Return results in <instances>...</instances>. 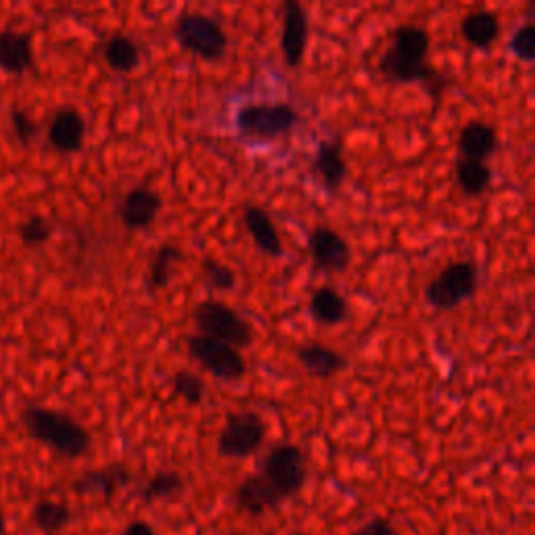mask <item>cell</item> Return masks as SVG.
Wrapping results in <instances>:
<instances>
[{
  "label": "cell",
  "mask_w": 535,
  "mask_h": 535,
  "mask_svg": "<svg viewBox=\"0 0 535 535\" xmlns=\"http://www.w3.org/2000/svg\"><path fill=\"white\" fill-rule=\"evenodd\" d=\"M429 46L431 38L425 28L421 26L395 28L387 51L379 61L381 74L389 82L398 84L423 82L429 88L431 95H439V90L446 88V82L439 80V74L427 63Z\"/></svg>",
  "instance_id": "1"
},
{
  "label": "cell",
  "mask_w": 535,
  "mask_h": 535,
  "mask_svg": "<svg viewBox=\"0 0 535 535\" xmlns=\"http://www.w3.org/2000/svg\"><path fill=\"white\" fill-rule=\"evenodd\" d=\"M23 425L28 433L53 448L59 456L80 458L90 450V433L67 414L49 408H28L23 412Z\"/></svg>",
  "instance_id": "2"
},
{
  "label": "cell",
  "mask_w": 535,
  "mask_h": 535,
  "mask_svg": "<svg viewBox=\"0 0 535 535\" xmlns=\"http://www.w3.org/2000/svg\"><path fill=\"white\" fill-rule=\"evenodd\" d=\"M299 124V113L289 103H247L237 113V128L251 141H281Z\"/></svg>",
  "instance_id": "3"
},
{
  "label": "cell",
  "mask_w": 535,
  "mask_h": 535,
  "mask_svg": "<svg viewBox=\"0 0 535 535\" xmlns=\"http://www.w3.org/2000/svg\"><path fill=\"white\" fill-rule=\"evenodd\" d=\"M195 327L199 329V335L222 341L226 345L247 347L255 339V331L251 324L224 301L218 299H205L193 312Z\"/></svg>",
  "instance_id": "4"
},
{
  "label": "cell",
  "mask_w": 535,
  "mask_h": 535,
  "mask_svg": "<svg viewBox=\"0 0 535 535\" xmlns=\"http://www.w3.org/2000/svg\"><path fill=\"white\" fill-rule=\"evenodd\" d=\"M174 38L182 51L205 61H218L226 55L228 34L222 23L203 13H186L176 21Z\"/></svg>",
  "instance_id": "5"
},
{
  "label": "cell",
  "mask_w": 535,
  "mask_h": 535,
  "mask_svg": "<svg viewBox=\"0 0 535 535\" xmlns=\"http://www.w3.org/2000/svg\"><path fill=\"white\" fill-rule=\"evenodd\" d=\"M479 287V270L473 262H452L441 270L425 289L427 304L448 312L475 297Z\"/></svg>",
  "instance_id": "6"
},
{
  "label": "cell",
  "mask_w": 535,
  "mask_h": 535,
  "mask_svg": "<svg viewBox=\"0 0 535 535\" xmlns=\"http://www.w3.org/2000/svg\"><path fill=\"white\" fill-rule=\"evenodd\" d=\"M266 439L264 418L253 410L230 412L218 435V452L224 458H249L258 452Z\"/></svg>",
  "instance_id": "7"
},
{
  "label": "cell",
  "mask_w": 535,
  "mask_h": 535,
  "mask_svg": "<svg viewBox=\"0 0 535 535\" xmlns=\"http://www.w3.org/2000/svg\"><path fill=\"white\" fill-rule=\"evenodd\" d=\"M262 475L270 481L283 500H289L301 492L308 479L306 454L299 446L278 444L264 460Z\"/></svg>",
  "instance_id": "8"
},
{
  "label": "cell",
  "mask_w": 535,
  "mask_h": 535,
  "mask_svg": "<svg viewBox=\"0 0 535 535\" xmlns=\"http://www.w3.org/2000/svg\"><path fill=\"white\" fill-rule=\"evenodd\" d=\"M191 358L220 381H239L247 375V360L237 347L203 335H193L186 341Z\"/></svg>",
  "instance_id": "9"
},
{
  "label": "cell",
  "mask_w": 535,
  "mask_h": 535,
  "mask_svg": "<svg viewBox=\"0 0 535 535\" xmlns=\"http://www.w3.org/2000/svg\"><path fill=\"white\" fill-rule=\"evenodd\" d=\"M308 247L314 266L320 272H345L352 262V249L337 230L329 226H316L310 232Z\"/></svg>",
  "instance_id": "10"
},
{
  "label": "cell",
  "mask_w": 535,
  "mask_h": 535,
  "mask_svg": "<svg viewBox=\"0 0 535 535\" xmlns=\"http://www.w3.org/2000/svg\"><path fill=\"white\" fill-rule=\"evenodd\" d=\"M310 40V19L301 3H287L283 9V30H281V53L289 67L304 63Z\"/></svg>",
  "instance_id": "11"
},
{
  "label": "cell",
  "mask_w": 535,
  "mask_h": 535,
  "mask_svg": "<svg viewBox=\"0 0 535 535\" xmlns=\"http://www.w3.org/2000/svg\"><path fill=\"white\" fill-rule=\"evenodd\" d=\"M164 201L147 186L128 191L120 203V220L128 230H145L155 224Z\"/></svg>",
  "instance_id": "12"
},
{
  "label": "cell",
  "mask_w": 535,
  "mask_h": 535,
  "mask_svg": "<svg viewBox=\"0 0 535 535\" xmlns=\"http://www.w3.org/2000/svg\"><path fill=\"white\" fill-rule=\"evenodd\" d=\"M235 500L243 513L251 517H262L285 502L262 473L247 475L237 487Z\"/></svg>",
  "instance_id": "13"
},
{
  "label": "cell",
  "mask_w": 535,
  "mask_h": 535,
  "mask_svg": "<svg viewBox=\"0 0 535 535\" xmlns=\"http://www.w3.org/2000/svg\"><path fill=\"white\" fill-rule=\"evenodd\" d=\"M295 358L310 377L333 379L345 368V358L322 343H304L295 350Z\"/></svg>",
  "instance_id": "14"
},
{
  "label": "cell",
  "mask_w": 535,
  "mask_h": 535,
  "mask_svg": "<svg viewBox=\"0 0 535 535\" xmlns=\"http://www.w3.org/2000/svg\"><path fill=\"white\" fill-rule=\"evenodd\" d=\"M243 222L251 235L255 247L262 253L270 255V258H281L283 255V239L278 235V230L262 207L258 205H245L243 209Z\"/></svg>",
  "instance_id": "15"
},
{
  "label": "cell",
  "mask_w": 535,
  "mask_h": 535,
  "mask_svg": "<svg viewBox=\"0 0 535 535\" xmlns=\"http://www.w3.org/2000/svg\"><path fill=\"white\" fill-rule=\"evenodd\" d=\"M84 136H86V122L80 111L65 107L55 113L49 128V141L53 143L55 149H59L61 153H74L84 145Z\"/></svg>",
  "instance_id": "16"
},
{
  "label": "cell",
  "mask_w": 535,
  "mask_h": 535,
  "mask_svg": "<svg viewBox=\"0 0 535 535\" xmlns=\"http://www.w3.org/2000/svg\"><path fill=\"white\" fill-rule=\"evenodd\" d=\"M312 172L320 178L322 186L329 193H337L347 178V164L341 153L339 141L320 143L312 161Z\"/></svg>",
  "instance_id": "17"
},
{
  "label": "cell",
  "mask_w": 535,
  "mask_h": 535,
  "mask_svg": "<svg viewBox=\"0 0 535 535\" xmlns=\"http://www.w3.org/2000/svg\"><path fill=\"white\" fill-rule=\"evenodd\" d=\"M498 149V132L485 122H469L458 134V151L464 159L487 161Z\"/></svg>",
  "instance_id": "18"
},
{
  "label": "cell",
  "mask_w": 535,
  "mask_h": 535,
  "mask_svg": "<svg viewBox=\"0 0 535 535\" xmlns=\"http://www.w3.org/2000/svg\"><path fill=\"white\" fill-rule=\"evenodd\" d=\"M34 59L32 36L17 30H0V67L11 74H23Z\"/></svg>",
  "instance_id": "19"
},
{
  "label": "cell",
  "mask_w": 535,
  "mask_h": 535,
  "mask_svg": "<svg viewBox=\"0 0 535 535\" xmlns=\"http://www.w3.org/2000/svg\"><path fill=\"white\" fill-rule=\"evenodd\" d=\"M502 26L496 13L492 11H473L462 17L460 34L475 49H490V46L500 38Z\"/></svg>",
  "instance_id": "20"
},
{
  "label": "cell",
  "mask_w": 535,
  "mask_h": 535,
  "mask_svg": "<svg viewBox=\"0 0 535 535\" xmlns=\"http://www.w3.org/2000/svg\"><path fill=\"white\" fill-rule=\"evenodd\" d=\"M310 314L316 322L335 327V324H341L347 314H350V306H347L345 297L337 289L320 287L310 297Z\"/></svg>",
  "instance_id": "21"
},
{
  "label": "cell",
  "mask_w": 535,
  "mask_h": 535,
  "mask_svg": "<svg viewBox=\"0 0 535 535\" xmlns=\"http://www.w3.org/2000/svg\"><path fill=\"white\" fill-rule=\"evenodd\" d=\"M105 61L118 74H130L141 63V49L128 34H113L105 44Z\"/></svg>",
  "instance_id": "22"
},
{
  "label": "cell",
  "mask_w": 535,
  "mask_h": 535,
  "mask_svg": "<svg viewBox=\"0 0 535 535\" xmlns=\"http://www.w3.org/2000/svg\"><path fill=\"white\" fill-rule=\"evenodd\" d=\"M456 180L464 195L481 197L485 191H490L492 170L487 166V161L460 157L456 161Z\"/></svg>",
  "instance_id": "23"
},
{
  "label": "cell",
  "mask_w": 535,
  "mask_h": 535,
  "mask_svg": "<svg viewBox=\"0 0 535 535\" xmlns=\"http://www.w3.org/2000/svg\"><path fill=\"white\" fill-rule=\"evenodd\" d=\"M182 260V251L176 245H161L149 262L147 270V289L151 293H157L166 289L170 278L174 274V266Z\"/></svg>",
  "instance_id": "24"
},
{
  "label": "cell",
  "mask_w": 535,
  "mask_h": 535,
  "mask_svg": "<svg viewBox=\"0 0 535 535\" xmlns=\"http://www.w3.org/2000/svg\"><path fill=\"white\" fill-rule=\"evenodd\" d=\"M184 490V479L176 471H159L155 473L143 487V502H157V500H166L174 498Z\"/></svg>",
  "instance_id": "25"
},
{
  "label": "cell",
  "mask_w": 535,
  "mask_h": 535,
  "mask_svg": "<svg viewBox=\"0 0 535 535\" xmlns=\"http://www.w3.org/2000/svg\"><path fill=\"white\" fill-rule=\"evenodd\" d=\"M69 519H72L69 508L61 502H55V500H42L34 508V521H36L38 529H42L46 533L61 531L69 523Z\"/></svg>",
  "instance_id": "26"
},
{
  "label": "cell",
  "mask_w": 535,
  "mask_h": 535,
  "mask_svg": "<svg viewBox=\"0 0 535 535\" xmlns=\"http://www.w3.org/2000/svg\"><path fill=\"white\" fill-rule=\"evenodd\" d=\"M126 481H128V473L122 467H113V469H107V471L88 473L78 483V490L80 492H101L105 496H111Z\"/></svg>",
  "instance_id": "27"
},
{
  "label": "cell",
  "mask_w": 535,
  "mask_h": 535,
  "mask_svg": "<svg viewBox=\"0 0 535 535\" xmlns=\"http://www.w3.org/2000/svg\"><path fill=\"white\" fill-rule=\"evenodd\" d=\"M174 393L189 406H199L205 398V383L191 370H178L174 375Z\"/></svg>",
  "instance_id": "28"
},
{
  "label": "cell",
  "mask_w": 535,
  "mask_h": 535,
  "mask_svg": "<svg viewBox=\"0 0 535 535\" xmlns=\"http://www.w3.org/2000/svg\"><path fill=\"white\" fill-rule=\"evenodd\" d=\"M201 270H203V276H205V283L209 287H212V289L232 291V289L237 287V274H235V270H232L226 264H222V262H218V260H212V258L203 260Z\"/></svg>",
  "instance_id": "29"
},
{
  "label": "cell",
  "mask_w": 535,
  "mask_h": 535,
  "mask_svg": "<svg viewBox=\"0 0 535 535\" xmlns=\"http://www.w3.org/2000/svg\"><path fill=\"white\" fill-rule=\"evenodd\" d=\"M508 49L519 61L533 63L535 61V26L533 21L523 23L521 28L515 30V34L510 36Z\"/></svg>",
  "instance_id": "30"
},
{
  "label": "cell",
  "mask_w": 535,
  "mask_h": 535,
  "mask_svg": "<svg viewBox=\"0 0 535 535\" xmlns=\"http://www.w3.org/2000/svg\"><path fill=\"white\" fill-rule=\"evenodd\" d=\"M19 232H21V239L26 241L28 245H38V243H44L46 239L51 237V226L44 218L34 216L21 226Z\"/></svg>",
  "instance_id": "31"
},
{
  "label": "cell",
  "mask_w": 535,
  "mask_h": 535,
  "mask_svg": "<svg viewBox=\"0 0 535 535\" xmlns=\"http://www.w3.org/2000/svg\"><path fill=\"white\" fill-rule=\"evenodd\" d=\"M352 535H398V529L385 517L370 519L364 525H360Z\"/></svg>",
  "instance_id": "32"
},
{
  "label": "cell",
  "mask_w": 535,
  "mask_h": 535,
  "mask_svg": "<svg viewBox=\"0 0 535 535\" xmlns=\"http://www.w3.org/2000/svg\"><path fill=\"white\" fill-rule=\"evenodd\" d=\"M13 124H15V130L23 138V141H30V138L36 134V126H34V122L28 118L26 113L15 111L13 113Z\"/></svg>",
  "instance_id": "33"
},
{
  "label": "cell",
  "mask_w": 535,
  "mask_h": 535,
  "mask_svg": "<svg viewBox=\"0 0 535 535\" xmlns=\"http://www.w3.org/2000/svg\"><path fill=\"white\" fill-rule=\"evenodd\" d=\"M122 535H157L147 521H132Z\"/></svg>",
  "instance_id": "34"
},
{
  "label": "cell",
  "mask_w": 535,
  "mask_h": 535,
  "mask_svg": "<svg viewBox=\"0 0 535 535\" xmlns=\"http://www.w3.org/2000/svg\"><path fill=\"white\" fill-rule=\"evenodd\" d=\"M3 533H5V519H3V515H0V535Z\"/></svg>",
  "instance_id": "35"
},
{
  "label": "cell",
  "mask_w": 535,
  "mask_h": 535,
  "mask_svg": "<svg viewBox=\"0 0 535 535\" xmlns=\"http://www.w3.org/2000/svg\"><path fill=\"white\" fill-rule=\"evenodd\" d=\"M295 535H306V533H295Z\"/></svg>",
  "instance_id": "36"
}]
</instances>
